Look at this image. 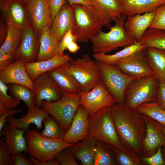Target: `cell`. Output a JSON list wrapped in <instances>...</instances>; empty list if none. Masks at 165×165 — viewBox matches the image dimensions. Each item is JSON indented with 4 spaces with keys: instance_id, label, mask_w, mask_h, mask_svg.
Wrapping results in <instances>:
<instances>
[{
    "instance_id": "d4e9b609",
    "label": "cell",
    "mask_w": 165,
    "mask_h": 165,
    "mask_svg": "<svg viewBox=\"0 0 165 165\" xmlns=\"http://www.w3.org/2000/svg\"><path fill=\"white\" fill-rule=\"evenodd\" d=\"M122 15L126 16L156 10L165 0H120Z\"/></svg>"
},
{
    "instance_id": "d6986e66",
    "label": "cell",
    "mask_w": 165,
    "mask_h": 165,
    "mask_svg": "<svg viewBox=\"0 0 165 165\" xmlns=\"http://www.w3.org/2000/svg\"><path fill=\"white\" fill-rule=\"evenodd\" d=\"M75 18L72 6L64 5L54 18L50 28V31L59 43L65 33L72 29L75 24Z\"/></svg>"
},
{
    "instance_id": "3957f363",
    "label": "cell",
    "mask_w": 165,
    "mask_h": 165,
    "mask_svg": "<svg viewBox=\"0 0 165 165\" xmlns=\"http://www.w3.org/2000/svg\"><path fill=\"white\" fill-rule=\"evenodd\" d=\"M72 6L75 22L72 30L77 41L87 43L103 27H106L104 19L93 6L75 4Z\"/></svg>"
},
{
    "instance_id": "f5cc1de1",
    "label": "cell",
    "mask_w": 165,
    "mask_h": 165,
    "mask_svg": "<svg viewBox=\"0 0 165 165\" xmlns=\"http://www.w3.org/2000/svg\"><path fill=\"white\" fill-rule=\"evenodd\" d=\"M154 121L156 125L159 128L165 136V125L160 123L155 120ZM162 151L163 153L165 152V149H162Z\"/></svg>"
},
{
    "instance_id": "ee69618b",
    "label": "cell",
    "mask_w": 165,
    "mask_h": 165,
    "mask_svg": "<svg viewBox=\"0 0 165 165\" xmlns=\"http://www.w3.org/2000/svg\"><path fill=\"white\" fill-rule=\"evenodd\" d=\"M10 155L5 141L2 137L0 139V165H9Z\"/></svg>"
},
{
    "instance_id": "74e56055",
    "label": "cell",
    "mask_w": 165,
    "mask_h": 165,
    "mask_svg": "<svg viewBox=\"0 0 165 165\" xmlns=\"http://www.w3.org/2000/svg\"><path fill=\"white\" fill-rule=\"evenodd\" d=\"M8 89L7 85L0 80V116L7 110L15 108L20 104V101L8 94Z\"/></svg>"
},
{
    "instance_id": "30bf717a",
    "label": "cell",
    "mask_w": 165,
    "mask_h": 165,
    "mask_svg": "<svg viewBox=\"0 0 165 165\" xmlns=\"http://www.w3.org/2000/svg\"><path fill=\"white\" fill-rule=\"evenodd\" d=\"M2 17L9 25L23 30L32 27L27 4L21 0H0Z\"/></svg>"
},
{
    "instance_id": "4fadbf2b",
    "label": "cell",
    "mask_w": 165,
    "mask_h": 165,
    "mask_svg": "<svg viewBox=\"0 0 165 165\" xmlns=\"http://www.w3.org/2000/svg\"><path fill=\"white\" fill-rule=\"evenodd\" d=\"M145 49L133 54L113 65L123 73L131 76L143 78L155 75L146 58Z\"/></svg>"
},
{
    "instance_id": "4316f807",
    "label": "cell",
    "mask_w": 165,
    "mask_h": 165,
    "mask_svg": "<svg viewBox=\"0 0 165 165\" xmlns=\"http://www.w3.org/2000/svg\"><path fill=\"white\" fill-rule=\"evenodd\" d=\"M96 139L89 136L86 139L67 148L82 165H94Z\"/></svg>"
},
{
    "instance_id": "7c38bea8",
    "label": "cell",
    "mask_w": 165,
    "mask_h": 165,
    "mask_svg": "<svg viewBox=\"0 0 165 165\" xmlns=\"http://www.w3.org/2000/svg\"><path fill=\"white\" fill-rule=\"evenodd\" d=\"M34 85L33 102L40 107L43 101L55 102L60 99L63 93L57 86L48 72L37 77L33 81Z\"/></svg>"
},
{
    "instance_id": "52a82bcc",
    "label": "cell",
    "mask_w": 165,
    "mask_h": 165,
    "mask_svg": "<svg viewBox=\"0 0 165 165\" xmlns=\"http://www.w3.org/2000/svg\"><path fill=\"white\" fill-rule=\"evenodd\" d=\"M67 64L81 91L90 90L101 80L98 62L92 59L89 54L73 59Z\"/></svg>"
},
{
    "instance_id": "d6a6232c",
    "label": "cell",
    "mask_w": 165,
    "mask_h": 165,
    "mask_svg": "<svg viewBox=\"0 0 165 165\" xmlns=\"http://www.w3.org/2000/svg\"><path fill=\"white\" fill-rule=\"evenodd\" d=\"M117 165H143L140 155L133 149L123 145L120 148L114 147Z\"/></svg>"
},
{
    "instance_id": "8fae6325",
    "label": "cell",
    "mask_w": 165,
    "mask_h": 165,
    "mask_svg": "<svg viewBox=\"0 0 165 165\" xmlns=\"http://www.w3.org/2000/svg\"><path fill=\"white\" fill-rule=\"evenodd\" d=\"M78 93L79 105L85 108L89 116L102 108L109 107L116 104L115 98L107 90L101 80L90 90L80 91Z\"/></svg>"
},
{
    "instance_id": "e0dca14e",
    "label": "cell",
    "mask_w": 165,
    "mask_h": 165,
    "mask_svg": "<svg viewBox=\"0 0 165 165\" xmlns=\"http://www.w3.org/2000/svg\"><path fill=\"white\" fill-rule=\"evenodd\" d=\"M40 46L39 38L32 27L24 30L21 45L15 53V60L22 59L30 63L37 61Z\"/></svg>"
},
{
    "instance_id": "11a10c76",
    "label": "cell",
    "mask_w": 165,
    "mask_h": 165,
    "mask_svg": "<svg viewBox=\"0 0 165 165\" xmlns=\"http://www.w3.org/2000/svg\"><path fill=\"white\" fill-rule=\"evenodd\" d=\"M163 159L165 161V152H163Z\"/></svg>"
},
{
    "instance_id": "60d3db41",
    "label": "cell",
    "mask_w": 165,
    "mask_h": 165,
    "mask_svg": "<svg viewBox=\"0 0 165 165\" xmlns=\"http://www.w3.org/2000/svg\"><path fill=\"white\" fill-rule=\"evenodd\" d=\"M55 158L61 165H79L74 156L67 148L61 150Z\"/></svg>"
},
{
    "instance_id": "f1b7e54d",
    "label": "cell",
    "mask_w": 165,
    "mask_h": 165,
    "mask_svg": "<svg viewBox=\"0 0 165 165\" xmlns=\"http://www.w3.org/2000/svg\"><path fill=\"white\" fill-rule=\"evenodd\" d=\"M146 47L141 42H136L114 54L108 55L103 53H94L93 57L97 61L108 64L113 65L137 52L145 49Z\"/></svg>"
},
{
    "instance_id": "5bb4252c",
    "label": "cell",
    "mask_w": 165,
    "mask_h": 165,
    "mask_svg": "<svg viewBox=\"0 0 165 165\" xmlns=\"http://www.w3.org/2000/svg\"><path fill=\"white\" fill-rule=\"evenodd\" d=\"M32 27L39 38L46 29H50L53 20L48 0H30L27 4Z\"/></svg>"
},
{
    "instance_id": "816d5d0a",
    "label": "cell",
    "mask_w": 165,
    "mask_h": 165,
    "mask_svg": "<svg viewBox=\"0 0 165 165\" xmlns=\"http://www.w3.org/2000/svg\"><path fill=\"white\" fill-rule=\"evenodd\" d=\"M73 41L69 44L67 46V49L71 53H77L80 49V47L76 42Z\"/></svg>"
},
{
    "instance_id": "44dd1931",
    "label": "cell",
    "mask_w": 165,
    "mask_h": 165,
    "mask_svg": "<svg viewBox=\"0 0 165 165\" xmlns=\"http://www.w3.org/2000/svg\"><path fill=\"white\" fill-rule=\"evenodd\" d=\"M156 10L142 15L136 14L127 16L124 23L126 31L137 42H140L146 31L149 28L153 19Z\"/></svg>"
},
{
    "instance_id": "9c48e42d",
    "label": "cell",
    "mask_w": 165,
    "mask_h": 165,
    "mask_svg": "<svg viewBox=\"0 0 165 165\" xmlns=\"http://www.w3.org/2000/svg\"><path fill=\"white\" fill-rule=\"evenodd\" d=\"M97 62L101 80L106 89L114 97L117 104L123 105L124 94L127 87L132 81L141 78L127 75L113 65Z\"/></svg>"
},
{
    "instance_id": "bcb514c9",
    "label": "cell",
    "mask_w": 165,
    "mask_h": 165,
    "mask_svg": "<svg viewBox=\"0 0 165 165\" xmlns=\"http://www.w3.org/2000/svg\"><path fill=\"white\" fill-rule=\"evenodd\" d=\"M51 12L52 20L63 6L67 4L66 0H48Z\"/></svg>"
},
{
    "instance_id": "277c9868",
    "label": "cell",
    "mask_w": 165,
    "mask_h": 165,
    "mask_svg": "<svg viewBox=\"0 0 165 165\" xmlns=\"http://www.w3.org/2000/svg\"><path fill=\"white\" fill-rule=\"evenodd\" d=\"M126 16L121 17L115 22L108 32L102 31L90 40L94 53L107 54L120 47H126L137 42L126 31L124 27Z\"/></svg>"
},
{
    "instance_id": "9a60e30c",
    "label": "cell",
    "mask_w": 165,
    "mask_h": 165,
    "mask_svg": "<svg viewBox=\"0 0 165 165\" xmlns=\"http://www.w3.org/2000/svg\"><path fill=\"white\" fill-rule=\"evenodd\" d=\"M141 114L146 125V134L142 141L141 156L149 157L156 152L159 147H162V149H165V136L154 119L145 115Z\"/></svg>"
},
{
    "instance_id": "7bdbcfd3",
    "label": "cell",
    "mask_w": 165,
    "mask_h": 165,
    "mask_svg": "<svg viewBox=\"0 0 165 165\" xmlns=\"http://www.w3.org/2000/svg\"><path fill=\"white\" fill-rule=\"evenodd\" d=\"M76 37L73 34L72 29H69L64 34L59 43V53L64 54L68 45L73 41H76Z\"/></svg>"
},
{
    "instance_id": "7402d4cb",
    "label": "cell",
    "mask_w": 165,
    "mask_h": 165,
    "mask_svg": "<svg viewBox=\"0 0 165 165\" xmlns=\"http://www.w3.org/2000/svg\"><path fill=\"white\" fill-rule=\"evenodd\" d=\"M49 116V113L42 108L35 106L28 110L26 114L20 118H15L11 115L6 120L11 126L26 132L32 123L36 125L37 129H41L43 119Z\"/></svg>"
},
{
    "instance_id": "cb8c5ba5",
    "label": "cell",
    "mask_w": 165,
    "mask_h": 165,
    "mask_svg": "<svg viewBox=\"0 0 165 165\" xmlns=\"http://www.w3.org/2000/svg\"><path fill=\"white\" fill-rule=\"evenodd\" d=\"M26 131L5 124L0 132V136L6 137L5 143L10 154L24 152L27 153V142L24 134Z\"/></svg>"
},
{
    "instance_id": "d590c367",
    "label": "cell",
    "mask_w": 165,
    "mask_h": 165,
    "mask_svg": "<svg viewBox=\"0 0 165 165\" xmlns=\"http://www.w3.org/2000/svg\"><path fill=\"white\" fill-rule=\"evenodd\" d=\"M146 47L165 50V30L148 29L140 42Z\"/></svg>"
},
{
    "instance_id": "8992f818",
    "label": "cell",
    "mask_w": 165,
    "mask_h": 165,
    "mask_svg": "<svg viewBox=\"0 0 165 165\" xmlns=\"http://www.w3.org/2000/svg\"><path fill=\"white\" fill-rule=\"evenodd\" d=\"M159 83V80L155 75L133 81L126 90L124 105L136 109L143 103L156 102Z\"/></svg>"
},
{
    "instance_id": "b9f144b4",
    "label": "cell",
    "mask_w": 165,
    "mask_h": 165,
    "mask_svg": "<svg viewBox=\"0 0 165 165\" xmlns=\"http://www.w3.org/2000/svg\"><path fill=\"white\" fill-rule=\"evenodd\" d=\"M9 165H34V164L29 159L21 152L12 153L9 160Z\"/></svg>"
},
{
    "instance_id": "e575fe53",
    "label": "cell",
    "mask_w": 165,
    "mask_h": 165,
    "mask_svg": "<svg viewBox=\"0 0 165 165\" xmlns=\"http://www.w3.org/2000/svg\"><path fill=\"white\" fill-rule=\"evenodd\" d=\"M7 86L11 96L15 99L24 101L28 110L35 106L33 102V90L16 83H10Z\"/></svg>"
},
{
    "instance_id": "ac0fdd59",
    "label": "cell",
    "mask_w": 165,
    "mask_h": 165,
    "mask_svg": "<svg viewBox=\"0 0 165 165\" xmlns=\"http://www.w3.org/2000/svg\"><path fill=\"white\" fill-rule=\"evenodd\" d=\"M25 63L23 60L18 59L8 67L0 70V80L7 85L16 83L34 90V83L25 70Z\"/></svg>"
},
{
    "instance_id": "83f0119b",
    "label": "cell",
    "mask_w": 165,
    "mask_h": 165,
    "mask_svg": "<svg viewBox=\"0 0 165 165\" xmlns=\"http://www.w3.org/2000/svg\"><path fill=\"white\" fill-rule=\"evenodd\" d=\"M147 61L160 81H165V50L148 47L145 49Z\"/></svg>"
},
{
    "instance_id": "1f68e13d",
    "label": "cell",
    "mask_w": 165,
    "mask_h": 165,
    "mask_svg": "<svg viewBox=\"0 0 165 165\" xmlns=\"http://www.w3.org/2000/svg\"><path fill=\"white\" fill-rule=\"evenodd\" d=\"M24 32L21 29L9 25L7 36L0 50L7 53H15L21 45Z\"/></svg>"
},
{
    "instance_id": "484cf974",
    "label": "cell",
    "mask_w": 165,
    "mask_h": 165,
    "mask_svg": "<svg viewBox=\"0 0 165 165\" xmlns=\"http://www.w3.org/2000/svg\"><path fill=\"white\" fill-rule=\"evenodd\" d=\"M93 6L104 19L110 29L112 21L115 22L122 16L120 0H90Z\"/></svg>"
},
{
    "instance_id": "f907efd6",
    "label": "cell",
    "mask_w": 165,
    "mask_h": 165,
    "mask_svg": "<svg viewBox=\"0 0 165 165\" xmlns=\"http://www.w3.org/2000/svg\"><path fill=\"white\" fill-rule=\"evenodd\" d=\"M71 6L75 4H82L87 6H93L90 0H66Z\"/></svg>"
},
{
    "instance_id": "c3c4849f",
    "label": "cell",
    "mask_w": 165,
    "mask_h": 165,
    "mask_svg": "<svg viewBox=\"0 0 165 165\" xmlns=\"http://www.w3.org/2000/svg\"><path fill=\"white\" fill-rule=\"evenodd\" d=\"M22 110V109L21 108L9 109L6 111L2 115L0 116V132L5 124V123L7 122L6 118L10 116L20 113Z\"/></svg>"
},
{
    "instance_id": "ab89813d",
    "label": "cell",
    "mask_w": 165,
    "mask_h": 165,
    "mask_svg": "<svg viewBox=\"0 0 165 165\" xmlns=\"http://www.w3.org/2000/svg\"><path fill=\"white\" fill-rule=\"evenodd\" d=\"M162 147H159L156 152L149 157H144L140 155L141 160L143 165H165L162 152Z\"/></svg>"
},
{
    "instance_id": "ba28073f",
    "label": "cell",
    "mask_w": 165,
    "mask_h": 165,
    "mask_svg": "<svg viewBox=\"0 0 165 165\" xmlns=\"http://www.w3.org/2000/svg\"><path fill=\"white\" fill-rule=\"evenodd\" d=\"M79 102L78 93H63L59 100L52 102L43 101L41 107L58 121L66 133L70 127Z\"/></svg>"
},
{
    "instance_id": "ffe728a7",
    "label": "cell",
    "mask_w": 165,
    "mask_h": 165,
    "mask_svg": "<svg viewBox=\"0 0 165 165\" xmlns=\"http://www.w3.org/2000/svg\"><path fill=\"white\" fill-rule=\"evenodd\" d=\"M73 58L67 54L59 53L50 59L33 62H26L25 70L30 79L33 81L37 77L62 64Z\"/></svg>"
},
{
    "instance_id": "836d02e7",
    "label": "cell",
    "mask_w": 165,
    "mask_h": 165,
    "mask_svg": "<svg viewBox=\"0 0 165 165\" xmlns=\"http://www.w3.org/2000/svg\"><path fill=\"white\" fill-rule=\"evenodd\" d=\"M44 129L40 134L54 140H63L65 132L58 121L53 116H48L42 121Z\"/></svg>"
},
{
    "instance_id": "f6af8a7d",
    "label": "cell",
    "mask_w": 165,
    "mask_h": 165,
    "mask_svg": "<svg viewBox=\"0 0 165 165\" xmlns=\"http://www.w3.org/2000/svg\"><path fill=\"white\" fill-rule=\"evenodd\" d=\"M161 108L165 110V81H160L156 101Z\"/></svg>"
},
{
    "instance_id": "603a6c76",
    "label": "cell",
    "mask_w": 165,
    "mask_h": 165,
    "mask_svg": "<svg viewBox=\"0 0 165 165\" xmlns=\"http://www.w3.org/2000/svg\"><path fill=\"white\" fill-rule=\"evenodd\" d=\"M55 83L63 93H79L80 88L70 72L67 63L48 72Z\"/></svg>"
},
{
    "instance_id": "6da1fadb",
    "label": "cell",
    "mask_w": 165,
    "mask_h": 165,
    "mask_svg": "<svg viewBox=\"0 0 165 165\" xmlns=\"http://www.w3.org/2000/svg\"><path fill=\"white\" fill-rule=\"evenodd\" d=\"M122 145L130 147L139 155L146 130L145 121L136 109L115 104L109 107Z\"/></svg>"
},
{
    "instance_id": "8d00e7d4",
    "label": "cell",
    "mask_w": 165,
    "mask_h": 165,
    "mask_svg": "<svg viewBox=\"0 0 165 165\" xmlns=\"http://www.w3.org/2000/svg\"><path fill=\"white\" fill-rule=\"evenodd\" d=\"M136 109L141 113L145 115L160 123L165 125V110L160 107L156 102L143 103Z\"/></svg>"
},
{
    "instance_id": "7a4b0ae2",
    "label": "cell",
    "mask_w": 165,
    "mask_h": 165,
    "mask_svg": "<svg viewBox=\"0 0 165 165\" xmlns=\"http://www.w3.org/2000/svg\"><path fill=\"white\" fill-rule=\"evenodd\" d=\"M27 153L34 165H61L55 158L61 150L74 145L63 140H54L41 135L34 129H28L25 134Z\"/></svg>"
},
{
    "instance_id": "f35d334b",
    "label": "cell",
    "mask_w": 165,
    "mask_h": 165,
    "mask_svg": "<svg viewBox=\"0 0 165 165\" xmlns=\"http://www.w3.org/2000/svg\"><path fill=\"white\" fill-rule=\"evenodd\" d=\"M149 28L165 30V4L160 6L156 10Z\"/></svg>"
},
{
    "instance_id": "f546056e",
    "label": "cell",
    "mask_w": 165,
    "mask_h": 165,
    "mask_svg": "<svg viewBox=\"0 0 165 165\" xmlns=\"http://www.w3.org/2000/svg\"><path fill=\"white\" fill-rule=\"evenodd\" d=\"M40 50L37 61L47 60L59 53V42L50 29L45 30L39 38Z\"/></svg>"
},
{
    "instance_id": "681fc988",
    "label": "cell",
    "mask_w": 165,
    "mask_h": 165,
    "mask_svg": "<svg viewBox=\"0 0 165 165\" xmlns=\"http://www.w3.org/2000/svg\"><path fill=\"white\" fill-rule=\"evenodd\" d=\"M9 25L5 21L4 22H0V45L4 43L7 34Z\"/></svg>"
},
{
    "instance_id": "2e32d148",
    "label": "cell",
    "mask_w": 165,
    "mask_h": 165,
    "mask_svg": "<svg viewBox=\"0 0 165 165\" xmlns=\"http://www.w3.org/2000/svg\"><path fill=\"white\" fill-rule=\"evenodd\" d=\"M89 115L85 108L79 105L63 140L70 144H76L89 137Z\"/></svg>"
},
{
    "instance_id": "7dc6e473",
    "label": "cell",
    "mask_w": 165,
    "mask_h": 165,
    "mask_svg": "<svg viewBox=\"0 0 165 165\" xmlns=\"http://www.w3.org/2000/svg\"><path fill=\"white\" fill-rule=\"evenodd\" d=\"M15 61V53H7L0 50V70L8 67Z\"/></svg>"
},
{
    "instance_id": "db71d44e",
    "label": "cell",
    "mask_w": 165,
    "mask_h": 165,
    "mask_svg": "<svg viewBox=\"0 0 165 165\" xmlns=\"http://www.w3.org/2000/svg\"><path fill=\"white\" fill-rule=\"evenodd\" d=\"M26 4H27L30 0H21Z\"/></svg>"
},
{
    "instance_id": "4dcf8cb0",
    "label": "cell",
    "mask_w": 165,
    "mask_h": 165,
    "mask_svg": "<svg viewBox=\"0 0 165 165\" xmlns=\"http://www.w3.org/2000/svg\"><path fill=\"white\" fill-rule=\"evenodd\" d=\"M114 147L96 139L94 165H117Z\"/></svg>"
},
{
    "instance_id": "5b68a950",
    "label": "cell",
    "mask_w": 165,
    "mask_h": 165,
    "mask_svg": "<svg viewBox=\"0 0 165 165\" xmlns=\"http://www.w3.org/2000/svg\"><path fill=\"white\" fill-rule=\"evenodd\" d=\"M89 137L101 140L116 148L122 145L109 107L101 109L89 116Z\"/></svg>"
}]
</instances>
